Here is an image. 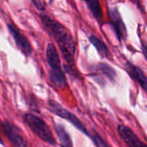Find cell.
<instances>
[{
    "label": "cell",
    "instance_id": "1",
    "mask_svg": "<svg viewBox=\"0 0 147 147\" xmlns=\"http://www.w3.org/2000/svg\"><path fill=\"white\" fill-rule=\"evenodd\" d=\"M41 23L49 34L53 36L55 42L62 53V56L65 61L64 65L66 72L76 77L75 71V53H76V41L67 29L65 26L60 23L59 21L52 18L50 16L40 13L39 14Z\"/></svg>",
    "mask_w": 147,
    "mask_h": 147
},
{
    "label": "cell",
    "instance_id": "2",
    "mask_svg": "<svg viewBox=\"0 0 147 147\" xmlns=\"http://www.w3.org/2000/svg\"><path fill=\"white\" fill-rule=\"evenodd\" d=\"M22 118L30 131L41 141L52 146H56L57 142L52 130L41 117L33 113H25Z\"/></svg>",
    "mask_w": 147,
    "mask_h": 147
},
{
    "label": "cell",
    "instance_id": "3",
    "mask_svg": "<svg viewBox=\"0 0 147 147\" xmlns=\"http://www.w3.org/2000/svg\"><path fill=\"white\" fill-rule=\"evenodd\" d=\"M47 109L49 112H51L54 115H57V116L69 121L78 130H79L81 133H83L84 134H85L86 136L89 137L90 132L87 130V128L85 127L84 123L75 114H73L72 112L65 109L58 102H56L55 100H53V99H49L47 101Z\"/></svg>",
    "mask_w": 147,
    "mask_h": 147
},
{
    "label": "cell",
    "instance_id": "4",
    "mask_svg": "<svg viewBox=\"0 0 147 147\" xmlns=\"http://www.w3.org/2000/svg\"><path fill=\"white\" fill-rule=\"evenodd\" d=\"M2 131L13 147H28L22 130L13 122L3 120Z\"/></svg>",
    "mask_w": 147,
    "mask_h": 147
},
{
    "label": "cell",
    "instance_id": "5",
    "mask_svg": "<svg viewBox=\"0 0 147 147\" xmlns=\"http://www.w3.org/2000/svg\"><path fill=\"white\" fill-rule=\"evenodd\" d=\"M6 26L14 40L16 47L26 57L30 56L33 53V47L28 37L19 29V28L14 22H9L6 24Z\"/></svg>",
    "mask_w": 147,
    "mask_h": 147
},
{
    "label": "cell",
    "instance_id": "6",
    "mask_svg": "<svg viewBox=\"0 0 147 147\" xmlns=\"http://www.w3.org/2000/svg\"><path fill=\"white\" fill-rule=\"evenodd\" d=\"M109 16L110 18V26L113 27V29L115 33V35L120 42L127 38V32L126 24L122 19V16L119 11V9L115 6L109 8Z\"/></svg>",
    "mask_w": 147,
    "mask_h": 147
},
{
    "label": "cell",
    "instance_id": "7",
    "mask_svg": "<svg viewBox=\"0 0 147 147\" xmlns=\"http://www.w3.org/2000/svg\"><path fill=\"white\" fill-rule=\"evenodd\" d=\"M117 132L121 139L128 147H147V144L143 142L134 131L129 127L121 124L117 127Z\"/></svg>",
    "mask_w": 147,
    "mask_h": 147
},
{
    "label": "cell",
    "instance_id": "8",
    "mask_svg": "<svg viewBox=\"0 0 147 147\" xmlns=\"http://www.w3.org/2000/svg\"><path fill=\"white\" fill-rule=\"evenodd\" d=\"M125 70L130 78L139 84L141 89L147 94V76L143 70L129 60H127L125 64Z\"/></svg>",
    "mask_w": 147,
    "mask_h": 147
},
{
    "label": "cell",
    "instance_id": "9",
    "mask_svg": "<svg viewBox=\"0 0 147 147\" xmlns=\"http://www.w3.org/2000/svg\"><path fill=\"white\" fill-rule=\"evenodd\" d=\"M90 71H93L91 75L93 76L98 75L97 78L99 77H104L109 81H111L112 83H115L116 80L117 74H116L115 70L107 63H103V62L97 63L90 68Z\"/></svg>",
    "mask_w": 147,
    "mask_h": 147
},
{
    "label": "cell",
    "instance_id": "10",
    "mask_svg": "<svg viewBox=\"0 0 147 147\" xmlns=\"http://www.w3.org/2000/svg\"><path fill=\"white\" fill-rule=\"evenodd\" d=\"M46 60L50 70H62L60 56L53 43H48L47 45Z\"/></svg>",
    "mask_w": 147,
    "mask_h": 147
},
{
    "label": "cell",
    "instance_id": "11",
    "mask_svg": "<svg viewBox=\"0 0 147 147\" xmlns=\"http://www.w3.org/2000/svg\"><path fill=\"white\" fill-rule=\"evenodd\" d=\"M48 80L50 84L56 89H64L67 84V80L63 70H49Z\"/></svg>",
    "mask_w": 147,
    "mask_h": 147
},
{
    "label": "cell",
    "instance_id": "12",
    "mask_svg": "<svg viewBox=\"0 0 147 147\" xmlns=\"http://www.w3.org/2000/svg\"><path fill=\"white\" fill-rule=\"evenodd\" d=\"M54 131L56 134V136L58 138L59 146L60 147H73V143L71 139L70 134L67 133L65 127L61 124H54L53 125Z\"/></svg>",
    "mask_w": 147,
    "mask_h": 147
},
{
    "label": "cell",
    "instance_id": "13",
    "mask_svg": "<svg viewBox=\"0 0 147 147\" xmlns=\"http://www.w3.org/2000/svg\"><path fill=\"white\" fill-rule=\"evenodd\" d=\"M88 40L90 43L96 48V52L98 53L101 58H109V51L107 45L102 40H101L100 38H98L94 34H90L88 36Z\"/></svg>",
    "mask_w": 147,
    "mask_h": 147
},
{
    "label": "cell",
    "instance_id": "14",
    "mask_svg": "<svg viewBox=\"0 0 147 147\" xmlns=\"http://www.w3.org/2000/svg\"><path fill=\"white\" fill-rule=\"evenodd\" d=\"M85 3L91 12L92 16L94 18L100 22L102 19V9L101 6V3L97 0H93V1H85Z\"/></svg>",
    "mask_w": 147,
    "mask_h": 147
},
{
    "label": "cell",
    "instance_id": "15",
    "mask_svg": "<svg viewBox=\"0 0 147 147\" xmlns=\"http://www.w3.org/2000/svg\"><path fill=\"white\" fill-rule=\"evenodd\" d=\"M89 138L92 140L96 147H110L108 142L102 138V136L94 129H92V131L90 132Z\"/></svg>",
    "mask_w": 147,
    "mask_h": 147
},
{
    "label": "cell",
    "instance_id": "16",
    "mask_svg": "<svg viewBox=\"0 0 147 147\" xmlns=\"http://www.w3.org/2000/svg\"><path fill=\"white\" fill-rule=\"evenodd\" d=\"M38 10L43 12L46 9V2L45 1H40V0H34L30 2Z\"/></svg>",
    "mask_w": 147,
    "mask_h": 147
},
{
    "label": "cell",
    "instance_id": "17",
    "mask_svg": "<svg viewBox=\"0 0 147 147\" xmlns=\"http://www.w3.org/2000/svg\"><path fill=\"white\" fill-rule=\"evenodd\" d=\"M140 46H141V52L145 57V59H146L147 61V42L145 40H142L140 41Z\"/></svg>",
    "mask_w": 147,
    "mask_h": 147
}]
</instances>
